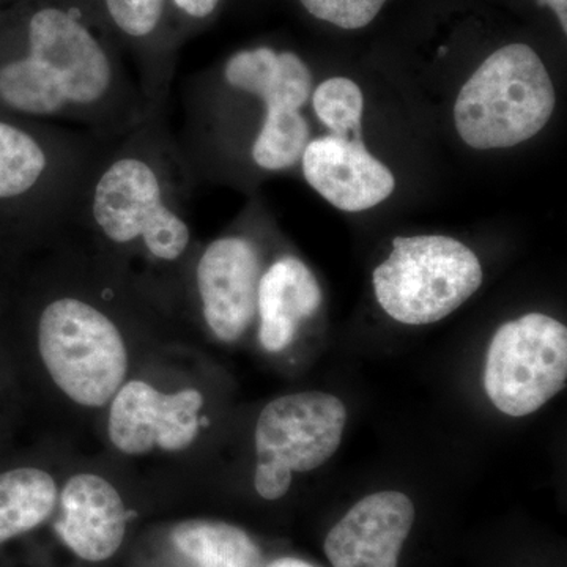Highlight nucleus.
Wrapping results in <instances>:
<instances>
[{
  "instance_id": "nucleus-1",
  "label": "nucleus",
  "mask_w": 567,
  "mask_h": 567,
  "mask_svg": "<svg viewBox=\"0 0 567 567\" xmlns=\"http://www.w3.org/2000/svg\"><path fill=\"white\" fill-rule=\"evenodd\" d=\"M188 162L167 126L152 115L112 142L85 186L74 229L115 249H137L152 262L175 265L192 246L186 203Z\"/></svg>"
},
{
  "instance_id": "nucleus-2",
  "label": "nucleus",
  "mask_w": 567,
  "mask_h": 567,
  "mask_svg": "<svg viewBox=\"0 0 567 567\" xmlns=\"http://www.w3.org/2000/svg\"><path fill=\"white\" fill-rule=\"evenodd\" d=\"M111 144L84 130L0 117V205H20L52 237L69 233Z\"/></svg>"
},
{
  "instance_id": "nucleus-3",
  "label": "nucleus",
  "mask_w": 567,
  "mask_h": 567,
  "mask_svg": "<svg viewBox=\"0 0 567 567\" xmlns=\"http://www.w3.org/2000/svg\"><path fill=\"white\" fill-rule=\"evenodd\" d=\"M555 103L554 82L536 51L528 44H507L488 55L465 82L454 121L470 147H514L547 125Z\"/></svg>"
},
{
  "instance_id": "nucleus-4",
  "label": "nucleus",
  "mask_w": 567,
  "mask_h": 567,
  "mask_svg": "<svg viewBox=\"0 0 567 567\" xmlns=\"http://www.w3.org/2000/svg\"><path fill=\"white\" fill-rule=\"evenodd\" d=\"M39 350L51 379L71 401L110 404L128 371V350L103 309L74 295L52 298L39 317Z\"/></svg>"
},
{
  "instance_id": "nucleus-5",
  "label": "nucleus",
  "mask_w": 567,
  "mask_h": 567,
  "mask_svg": "<svg viewBox=\"0 0 567 567\" xmlns=\"http://www.w3.org/2000/svg\"><path fill=\"white\" fill-rule=\"evenodd\" d=\"M388 316L405 324L440 322L476 293L483 267L476 254L451 237H395L390 257L372 275Z\"/></svg>"
},
{
  "instance_id": "nucleus-6",
  "label": "nucleus",
  "mask_w": 567,
  "mask_h": 567,
  "mask_svg": "<svg viewBox=\"0 0 567 567\" xmlns=\"http://www.w3.org/2000/svg\"><path fill=\"white\" fill-rule=\"evenodd\" d=\"M347 410L320 391L282 395L265 406L256 425L254 486L265 499L289 492L292 473L312 472L333 457L342 442Z\"/></svg>"
},
{
  "instance_id": "nucleus-7",
  "label": "nucleus",
  "mask_w": 567,
  "mask_h": 567,
  "mask_svg": "<svg viewBox=\"0 0 567 567\" xmlns=\"http://www.w3.org/2000/svg\"><path fill=\"white\" fill-rule=\"evenodd\" d=\"M567 330L533 312L502 324L488 346L484 390L507 416L532 415L566 385Z\"/></svg>"
},
{
  "instance_id": "nucleus-8",
  "label": "nucleus",
  "mask_w": 567,
  "mask_h": 567,
  "mask_svg": "<svg viewBox=\"0 0 567 567\" xmlns=\"http://www.w3.org/2000/svg\"><path fill=\"white\" fill-rule=\"evenodd\" d=\"M194 278L213 334L224 342L238 341L257 315L262 278L259 246L238 235L216 238L197 259Z\"/></svg>"
},
{
  "instance_id": "nucleus-9",
  "label": "nucleus",
  "mask_w": 567,
  "mask_h": 567,
  "mask_svg": "<svg viewBox=\"0 0 567 567\" xmlns=\"http://www.w3.org/2000/svg\"><path fill=\"white\" fill-rule=\"evenodd\" d=\"M204 395L197 390L164 394L132 380L112 398L107 432L112 445L132 456L151 451H183L199 434V412Z\"/></svg>"
},
{
  "instance_id": "nucleus-10",
  "label": "nucleus",
  "mask_w": 567,
  "mask_h": 567,
  "mask_svg": "<svg viewBox=\"0 0 567 567\" xmlns=\"http://www.w3.org/2000/svg\"><path fill=\"white\" fill-rule=\"evenodd\" d=\"M415 522V506L402 492L368 495L328 533L324 555L333 567H398Z\"/></svg>"
},
{
  "instance_id": "nucleus-11",
  "label": "nucleus",
  "mask_w": 567,
  "mask_h": 567,
  "mask_svg": "<svg viewBox=\"0 0 567 567\" xmlns=\"http://www.w3.org/2000/svg\"><path fill=\"white\" fill-rule=\"evenodd\" d=\"M301 162L309 185L339 210H369L395 188L393 173L365 151L361 137L309 141Z\"/></svg>"
},
{
  "instance_id": "nucleus-12",
  "label": "nucleus",
  "mask_w": 567,
  "mask_h": 567,
  "mask_svg": "<svg viewBox=\"0 0 567 567\" xmlns=\"http://www.w3.org/2000/svg\"><path fill=\"white\" fill-rule=\"evenodd\" d=\"M126 520L117 488L102 476L82 473L63 487L55 532L76 557L102 563L121 548Z\"/></svg>"
},
{
  "instance_id": "nucleus-13",
  "label": "nucleus",
  "mask_w": 567,
  "mask_h": 567,
  "mask_svg": "<svg viewBox=\"0 0 567 567\" xmlns=\"http://www.w3.org/2000/svg\"><path fill=\"white\" fill-rule=\"evenodd\" d=\"M320 305L322 289L306 264L293 256L276 260L262 274L257 292L260 344L268 352H282Z\"/></svg>"
},
{
  "instance_id": "nucleus-14",
  "label": "nucleus",
  "mask_w": 567,
  "mask_h": 567,
  "mask_svg": "<svg viewBox=\"0 0 567 567\" xmlns=\"http://www.w3.org/2000/svg\"><path fill=\"white\" fill-rule=\"evenodd\" d=\"M224 80L234 91L262 100L265 106L301 110L311 95L312 76L293 52L271 48L235 52L224 66Z\"/></svg>"
},
{
  "instance_id": "nucleus-15",
  "label": "nucleus",
  "mask_w": 567,
  "mask_h": 567,
  "mask_svg": "<svg viewBox=\"0 0 567 567\" xmlns=\"http://www.w3.org/2000/svg\"><path fill=\"white\" fill-rule=\"evenodd\" d=\"M54 477L33 466L0 473V544L32 532L58 505Z\"/></svg>"
},
{
  "instance_id": "nucleus-16",
  "label": "nucleus",
  "mask_w": 567,
  "mask_h": 567,
  "mask_svg": "<svg viewBox=\"0 0 567 567\" xmlns=\"http://www.w3.org/2000/svg\"><path fill=\"white\" fill-rule=\"evenodd\" d=\"M171 537L196 567H257L260 563V550L251 537L226 522H182Z\"/></svg>"
},
{
  "instance_id": "nucleus-17",
  "label": "nucleus",
  "mask_w": 567,
  "mask_h": 567,
  "mask_svg": "<svg viewBox=\"0 0 567 567\" xmlns=\"http://www.w3.org/2000/svg\"><path fill=\"white\" fill-rule=\"evenodd\" d=\"M309 144V125L300 110L267 106L252 142L251 156L264 171H284L300 163Z\"/></svg>"
},
{
  "instance_id": "nucleus-18",
  "label": "nucleus",
  "mask_w": 567,
  "mask_h": 567,
  "mask_svg": "<svg viewBox=\"0 0 567 567\" xmlns=\"http://www.w3.org/2000/svg\"><path fill=\"white\" fill-rule=\"evenodd\" d=\"M312 104L317 117L333 132V136L352 140L361 137L363 92L347 78H330L317 87Z\"/></svg>"
},
{
  "instance_id": "nucleus-19",
  "label": "nucleus",
  "mask_w": 567,
  "mask_h": 567,
  "mask_svg": "<svg viewBox=\"0 0 567 567\" xmlns=\"http://www.w3.org/2000/svg\"><path fill=\"white\" fill-rule=\"evenodd\" d=\"M167 0H104L117 31L132 40H147L162 25Z\"/></svg>"
},
{
  "instance_id": "nucleus-20",
  "label": "nucleus",
  "mask_w": 567,
  "mask_h": 567,
  "mask_svg": "<svg viewBox=\"0 0 567 567\" xmlns=\"http://www.w3.org/2000/svg\"><path fill=\"white\" fill-rule=\"evenodd\" d=\"M317 20L330 22L338 28L354 31L375 20L386 0H300Z\"/></svg>"
},
{
  "instance_id": "nucleus-21",
  "label": "nucleus",
  "mask_w": 567,
  "mask_h": 567,
  "mask_svg": "<svg viewBox=\"0 0 567 567\" xmlns=\"http://www.w3.org/2000/svg\"><path fill=\"white\" fill-rule=\"evenodd\" d=\"M175 7L188 17L204 20L210 17L221 0H173Z\"/></svg>"
},
{
  "instance_id": "nucleus-22",
  "label": "nucleus",
  "mask_w": 567,
  "mask_h": 567,
  "mask_svg": "<svg viewBox=\"0 0 567 567\" xmlns=\"http://www.w3.org/2000/svg\"><path fill=\"white\" fill-rule=\"evenodd\" d=\"M540 7H550L557 13L563 32H567V0H537Z\"/></svg>"
}]
</instances>
